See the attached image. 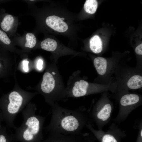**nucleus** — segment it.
I'll list each match as a JSON object with an SVG mask.
<instances>
[{
  "instance_id": "obj_23",
  "label": "nucleus",
  "mask_w": 142,
  "mask_h": 142,
  "mask_svg": "<svg viewBox=\"0 0 142 142\" xmlns=\"http://www.w3.org/2000/svg\"><path fill=\"white\" fill-rule=\"evenodd\" d=\"M3 121V119L1 113L0 112V129L2 127L1 122Z\"/></svg>"
},
{
  "instance_id": "obj_3",
  "label": "nucleus",
  "mask_w": 142,
  "mask_h": 142,
  "mask_svg": "<svg viewBox=\"0 0 142 142\" xmlns=\"http://www.w3.org/2000/svg\"><path fill=\"white\" fill-rule=\"evenodd\" d=\"M7 98V102L0 103V112L7 127L15 129L17 127L14 124V121L17 115L24 109L26 102L23 96L16 91L11 92Z\"/></svg>"
},
{
  "instance_id": "obj_14",
  "label": "nucleus",
  "mask_w": 142,
  "mask_h": 142,
  "mask_svg": "<svg viewBox=\"0 0 142 142\" xmlns=\"http://www.w3.org/2000/svg\"><path fill=\"white\" fill-rule=\"evenodd\" d=\"M0 142H14L12 136L6 131V127L2 126L0 129Z\"/></svg>"
},
{
  "instance_id": "obj_2",
  "label": "nucleus",
  "mask_w": 142,
  "mask_h": 142,
  "mask_svg": "<svg viewBox=\"0 0 142 142\" xmlns=\"http://www.w3.org/2000/svg\"><path fill=\"white\" fill-rule=\"evenodd\" d=\"M37 109L35 105L30 104L22 111L23 122L20 126L15 129V133L11 134L14 142L41 141L46 117L36 114Z\"/></svg>"
},
{
  "instance_id": "obj_5",
  "label": "nucleus",
  "mask_w": 142,
  "mask_h": 142,
  "mask_svg": "<svg viewBox=\"0 0 142 142\" xmlns=\"http://www.w3.org/2000/svg\"><path fill=\"white\" fill-rule=\"evenodd\" d=\"M55 86V80L52 75L49 72L45 73L41 85L42 92L45 94H49L52 92Z\"/></svg>"
},
{
  "instance_id": "obj_6",
  "label": "nucleus",
  "mask_w": 142,
  "mask_h": 142,
  "mask_svg": "<svg viewBox=\"0 0 142 142\" xmlns=\"http://www.w3.org/2000/svg\"><path fill=\"white\" fill-rule=\"evenodd\" d=\"M88 86V83L83 80L75 82L72 91L73 96L78 97L85 95L87 93Z\"/></svg>"
},
{
  "instance_id": "obj_13",
  "label": "nucleus",
  "mask_w": 142,
  "mask_h": 142,
  "mask_svg": "<svg viewBox=\"0 0 142 142\" xmlns=\"http://www.w3.org/2000/svg\"><path fill=\"white\" fill-rule=\"evenodd\" d=\"M97 7L98 2L95 0H87L84 5V8L85 11L90 14L95 13Z\"/></svg>"
},
{
  "instance_id": "obj_12",
  "label": "nucleus",
  "mask_w": 142,
  "mask_h": 142,
  "mask_svg": "<svg viewBox=\"0 0 142 142\" xmlns=\"http://www.w3.org/2000/svg\"><path fill=\"white\" fill-rule=\"evenodd\" d=\"M14 19L10 14L6 16L1 23V27L4 31L7 32L11 29L14 22Z\"/></svg>"
},
{
  "instance_id": "obj_15",
  "label": "nucleus",
  "mask_w": 142,
  "mask_h": 142,
  "mask_svg": "<svg viewBox=\"0 0 142 142\" xmlns=\"http://www.w3.org/2000/svg\"><path fill=\"white\" fill-rule=\"evenodd\" d=\"M26 42L25 44L26 47L32 48L35 45L37 40L34 35L32 33H28L26 35Z\"/></svg>"
},
{
  "instance_id": "obj_4",
  "label": "nucleus",
  "mask_w": 142,
  "mask_h": 142,
  "mask_svg": "<svg viewBox=\"0 0 142 142\" xmlns=\"http://www.w3.org/2000/svg\"><path fill=\"white\" fill-rule=\"evenodd\" d=\"M45 22L48 26L58 32H65L68 28L67 24L64 22L61 18L57 16H48L46 19Z\"/></svg>"
},
{
  "instance_id": "obj_26",
  "label": "nucleus",
  "mask_w": 142,
  "mask_h": 142,
  "mask_svg": "<svg viewBox=\"0 0 142 142\" xmlns=\"http://www.w3.org/2000/svg\"><path fill=\"white\" fill-rule=\"evenodd\" d=\"M1 67V64H0V67Z\"/></svg>"
},
{
  "instance_id": "obj_19",
  "label": "nucleus",
  "mask_w": 142,
  "mask_h": 142,
  "mask_svg": "<svg viewBox=\"0 0 142 142\" xmlns=\"http://www.w3.org/2000/svg\"><path fill=\"white\" fill-rule=\"evenodd\" d=\"M29 62L27 60H24L22 61L23 69L25 72H27L28 71V65Z\"/></svg>"
},
{
  "instance_id": "obj_1",
  "label": "nucleus",
  "mask_w": 142,
  "mask_h": 142,
  "mask_svg": "<svg viewBox=\"0 0 142 142\" xmlns=\"http://www.w3.org/2000/svg\"><path fill=\"white\" fill-rule=\"evenodd\" d=\"M51 113L50 123L44 128L50 134L73 135L78 134L81 130L84 119L80 109L72 110L53 104Z\"/></svg>"
},
{
  "instance_id": "obj_20",
  "label": "nucleus",
  "mask_w": 142,
  "mask_h": 142,
  "mask_svg": "<svg viewBox=\"0 0 142 142\" xmlns=\"http://www.w3.org/2000/svg\"><path fill=\"white\" fill-rule=\"evenodd\" d=\"M142 44H141L137 46L135 49V52L136 54L142 55Z\"/></svg>"
},
{
  "instance_id": "obj_16",
  "label": "nucleus",
  "mask_w": 142,
  "mask_h": 142,
  "mask_svg": "<svg viewBox=\"0 0 142 142\" xmlns=\"http://www.w3.org/2000/svg\"><path fill=\"white\" fill-rule=\"evenodd\" d=\"M111 111V107L110 105L106 104L98 113L97 117L99 119H102L105 115L110 114Z\"/></svg>"
},
{
  "instance_id": "obj_25",
  "label": "nucleus",
  "mask_w": 142,
  "mask_h": 142,
  "mask_svg": "<svg viewBox=\"0 0 142 142\" xmlns=\"http://www.w3.org/2000/svg\"><path fill=\"white\" fill-rule=\"evenodd\" d=\"M61 18L62 19L63 21L64 20V19H65L64 18Z\"/></svg>"
},
{
  "instance_id": "obj_7",
  "label": "nucleus",
  "mask_w": 142,
  "mask_h": 142,
  "mask_svg": "<svg viewBox=\"0 0 142 142\" xmlns=\"http://www.w3.org/2000/svg\"><path fill=\"white\" fill-rule=\"evenodd\" d=\"M94 63L98 73L103 75L105 73L107 68V62L106 59L102 57H98L95 59Z\"/></svg>"
},
{
  "instance_id": "obj_18",
  "label": "nucleus",
  "mask_w": 142,
  "mask_h": 142,
  "mask_svg": "<svg viewBox=\"0 0 142 142\" xmlns=\"http://www.w3.org/2000/svg\"><path fill=\"white\" fill-rule=\"evenodd\" d=\"M102 142H117L115 138L109 134L104 135L102 139Z\"/></svg>"
},
{
  "instance_id": "obj_22",
  "label": "nucleus",
  "mask_w": 142,
  "mask_h": 142,
  "mask_svg": "<svg viewBox=\"0 0 142 142\" xmlns=\"http://www.w3.org/2000/svg\"><path fill=\"white\" fill-rule=\"evenodd\" d=\"M110 114H108L105 115L102 119V120L103 121H105L107 120V119L110 117Z\"/></svg>"
},
{
  "instance_id": "obj_11",
  "label": "nucleus",
  "mask_w": 142,
  "mask_h": 142,
  "mask_svg": "<svg viewBox=\"0 0 142 142\" xmlns=\"http://www.w3.org/2000/svg\"><path fill=\"white\" fill-rule=\"evenodd\" d=\"M57 46L56 41L50 38L45 39L40 44L41 47L43 49L48 51H54L56 49Z\"/></svg>"
},
{
  "instance_id": "obj_10",
  "label": "nucleus",
  "mask_w": 142,
  "mask_h": 142,
  "mask_svg": "<svg viewBox=\"0 0 142 142\" xmlns=\"http://www.w3.org/2000/svg\"><path fill=\"white\" fill-rule=\"evenodd\" d=\"M127 85L131 89H136L142 87V77L139 75H135L131 77L127 82Z\"/></svg>"
},
{
  "instance_id": "obj_17",
  "label": "nucleus",
  "mask_w": 142,
  "mask_h": 142,
  "mask_svg": "<svg viewBox=\"0 0 142 142\" xmlns=\"http://www.w3.org/2000/svg\"><path fill=\"white\" fill-rule=\"evenodd\" d=\"M0 40L4 43L8 45L10 44L11 41L6 34L0 29Z\"/></svg>"
},
{
  "instance_id": "obj_21",
  "label": "nucleus",
  "mask_w": 142,
  "mask_h": 142,
  "mask_svg": "<svg viewBox=\"0 0 142 142\" xmlns=\"http://www.w3.org/2000/svg\"><path fill=\"white\" fill-rule=\"evenodd\" d=\"M43 61L40 59L38 60L37 63V67L39 70H41L43 68Z\"/></svg>"
},
{
  "instance_id": "obj_24",
  "label": "nucleus",
  "mask_w": 142,
  "mask_h": 142,
  "mask_svg": "<svg viewBox=\"0 0 142 142\" xmlns=\"http://www.w3.org/2000/svg\"><path fill=\"white\" fill-rule=\"evenodd\" d=\"M142 130H141V137H142Z\"/></svg>"
},
{
  "instance_id": "obj_8",
  "label": "nucleus",
  "mask_w": 142,
  "mask_h": 142,
  "mask_svg": "<svg viewBox=\"0 0 142 142\" xmlns=\"http://www.w3.org/2000/svg\"><path fill=\"white\" fill-rule=\"evenodd\" d=\"M90 47L91 50L95 53L101 52L102 50V40L98 35L92 37L90 41Z\"/></svg>"
},
{
  "instance_id": "obj_9",
  "label": "nucleus",
  "mask_w": 142,
  "mask_h": 142,
  "mask_svg": "<svg viewBox=\"0 0 142 142\" xmlns=\"http://www.w3.org/2000/svg\"><path fill=\"white\" fill-rule=\"evenodd\" d=\"M139 98L137 95L128 94L123 96L121 99L120 104L123 106H127L135 104L139 101Z\"/></svg>"
}]
</instances>
